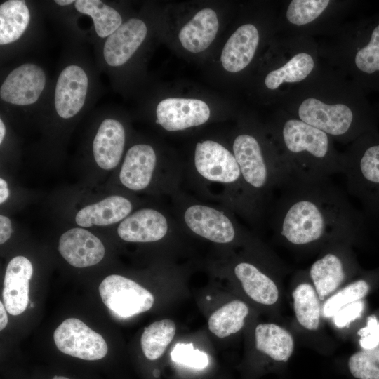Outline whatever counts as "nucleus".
<instances>
[{
	"mask_svg": "<svg viewBox=\"0 0 379 379\" xmlns=\"http://www.w3.org/2000/svg\"><path fill=\"white\" fill-rule=\"evenodd\" d=\"M99 293L105 305L120 318L148 311L154 301L153 295L148 290L118 274L105 278L99 286Z\"/></svg>",
	"mask_w": 379,
	"mask_h": 379,
	"instance_id": "39448f33",
	"label": "nucleus"
},
{
	"mask_svg": "<svg viewBox=\"0 0 379 379\" xmlns=\"http://www.w3.org/2000/svg\"><path fill=\"white\" fill-rule=\"evenodd\" d=\"M255 338L256 349L276 363H286L293 354L292 335L277 324H258L255 330Z\"/></svg>",
	"mask_w": 379,
	"mask_h": 379,
	"instance_id": "5701e85b",
	"label": "nucleus"
},
{
	"mask_svg": "<svg viewBox=\"0 0 379 379\" xmlns=\"http://www.w3.org/2000/svg\"><path fill=\"white\" fill-rule=\"evenodd\" d=\"M131 211L132 204L128 199L112 195L81 209L76 215L75 221L83 227L106 226L123 220Z\"/></svg>",
	"mask_w": 379,
	"mask_h": 379,
	"instance_id": "412c9836",
	"label": "nucleus"
},
{
	"mask_svg": "<svg viewBox=\"0 0 379 379\" xmlns=\"http://www.w3.org/2000/svg\"><path fill=\"white\" fill-rule=\"evenodd\" d=\"M259 43V33L252 24L240 26L226 42L220 57L222 67L230 72L244 69L251 62Z\"/></svg>",
	"mask_w": 379,
	"mask_h": 379,
	"instance_id": "6ab92c4d",
	"label": "nucleus"
},
{
	"mask_svg": "<svg viewBox=\"0 0 379 379\" xmlns=\"http://www.w3.org/2000/svg\"><path fill=\"white\" fill-rule=\"evenodd\" d=\"M354 65L366 76L379 74V22L372 28L367 43L356 52Z\"/></svg>",
	"mask_w": 379,
	"mask_h": 379,
	"instance_id": "473e14b6",
	"label": "nucleus"
},
{
	"mask_svg": "<svg viewBox=\"0 0 379 379\" xmlns=\"http://www.w3.org/2000/svg\"><path fill=\"white\" fill-rule=\"evenodd\" d=\"M279 159L291 180L317 182L343 171V155L331 138L299 119L286 120L279 131Z\"/></svg>",
	"mask_w": 379,
	"mask_h": 379,
	"instance_id": "f03ea898",
	"label": "nucleus"
},
{
	"mask_svg": "<svg viewBox=\"0 0 379 379\" xmlns=\"http://www.w3.org/2000/svg\"><path fill=\"white\" fill-rule=\"evenodd\" d=\"M347 190L359 196L368 188L379 187V143L357 145L343 155Z\"/></svg>",
	"mask_w": 379,
	"mask_h": 379,
	"instance_id": "0eeeda50",
	"label": "nucleus"
},
{
	"mask_svg": "<svg viewBox=\"0 0 379 379\" xmlns=\"http://www.w3.org/2000/svg\"><path fill=\"white\" fill-rule=\"evenodd\" d=\"M125 145V131L114 119H105L100 124L93 143L94 159L101 168L111 170L121 159Z\"/></svg>",
	"mask_w": 379,
	"mask_h": 379,
	"instance_id": "aec40b11",
	"label": "nucleus"
},
{
	"mask_svg": "<svg viewBox=\"0 0 379 379\" xmlns=\"http://www.w3.org/2000/svg\"><path fill=\"white\" fill-rule=\"evenodd\" d=\"M46 84V76L39 66L24 64L10 72L0 88L1 98L17 105L34 103Z\"/></svg>",
	"mask_w": 379,
	"mask_h": 379,
	"instance_id": "9b49d317",
	"label": "nucleus"
},
{
	"mask_svg": "<svg viewBox=\"0 0 379 379\" xmlns=\"http://www.w3.org/2000/svg\"><path fill=\"white\" fill-rule=\"evenodd\" d=\"M369 289V284L364 279L349 284L325 301L322 307L323 316L333 317L345 305L361 300L367 295Z\"/></svg>",
	"mask_w": 379,
	"mask_h": 379,
	"instance_id": "7c9ffc66",
	"label": "nucleus"
},
{
	"mask_svg": "<svg viewBox=\"0 0 379 379\" xmlns=\"http://www.w3.org/2000/svg\"><path fill=\"white\" fill-rule=\"evenodd\" d=\"M234 274L245 293L254 301L271 305L279 299V289L274 281L255 265L242 262L234 267Z\"/></svg>",
	"mask_w": 379,
	"mask_h": 379,
	"instance_id": "b1692460",
	"label": "nucleus"
},
{
	"mask_svg": "<svg viewBox=\"0 0 379 379\" xmlns=\"http://www.w3.org/2000/svg\"><path fill=\"white\" fill-rule=\"evenodd\" d=\"M347 371L353 379H379V347L352 354Z\"/></svg>",
	"mask_w": 379,
	"mask_h": 379,
	"instance_id": "2f4dec72",
	"label": "nucleus"
},
{
	"mask_svg": "<svg viewBox=\"0 0 379 379\" xmlns=\"http://www.w3.org/2000/svg\"><path fill=\"white\" fill-rule=\"evenodd\" d=\"M156 114L157 124L168 131H178L206 123L210 109L198 99L166 98L158 104Z\"/></svg>",
	"mask_w": 379,
	"mask_h": 379,
	"instance_id": "9d476101",
	"label": "nucleus"
},
{
	"mask_svg": "<svg viewBox=\"0 0 379 379\" xmlns=\"http://www.w3.org/2000/svg\"><path fill=\"white\" fill-rule=\"evenodd\" d=\"M55 2L60 6H67L75 1L72 0H55Z\"/></svg>",
	"mask_w": 379,
	"mask_h": 379,
	"instance_id": "79ce46f5",
	"label": "nucleus"
},
{
	"mask_svg": "<svg viewBox=\"0 0 379 379\" xmlns=\"http://www.w3.org/2000/svg\"><path fill=\"white\" fill-rule=\"evenodd\" d=\"M248 314V306L241 300L230 302L213 312L208 319V328L220 338L240 331Z\"/></svg>",
	"mask_w": 379,
	"mask_h": 379,
	"instance_id": "bb28decb",
	"label": "nucleus"
},
{
	"mask_svg": "<svg viewBox=\"0 0 379 379\" xmlns=\"http://www.w3.org/2000/svg\"><path fill=\"white\" fill-rule=\"evenodd\" d=\"M52 379H69L68 378L64 376H54Z\"/></svg>",
	"mask_w": 379,
	"mask_h": 379,
	"instance_id": "37998d69",
	"label": "nucleus"
},
{
	"mask_svg": "<svg viewBox=\"0 0 379 379\" xmlns=\"http://www.w3.org/2000/svg\"><path fill=\"white\" fill-rule=\"evenodd\" d=\"M147 32L145 24L137 18L122 24L105 43L103 55L106 62L112 67L126 62L143 42Z\"/></svg>",
	"mask_w": 379,
	"mask_h": 379,
	"instance_id": "f3484780",
	"label": "nucleus"
},
{
	"mask_svg": "<svg viewBox=\"0 0 379 379\" xmlns=\"http://www.w3.org/2000/svg\"><path fill=\"white\" fill-rule=\"evenodd\" d=\"M184 220L192 232L213 242L227 244L236 236L231 220L223 212L213 207L192 205L185 210Z\"/></svg>",
	"mask_w": 379,
	"mask_h": 379,
	"instance_id": "f8f14e48",
	"label": "nucleus"
},
{
	"mask_svg": "<svg viewBox=\"0 0 379 379\" xmlns=\"http://www.w3.org/2000/svg\"><path fill=\"white\" fill-rule=\"evenodd\" d=\"M218 27L216 13L211 8H204L197 13L181 29L178 38L186 50L192 53H199L213 42Z\"/></svg>",
	"mask_w": 379,
	"mask_h": 379,
	"instance_id": "4be33fe9",
	"label": "nucleus"
},
{
	"mask_svg": "<svg viewBox=\"0 0 379 379\" xmlns=\"http://www.w3.org/2000/svg\"><path fill=\"white\" fill-rule=\"evenodd\" d=\"M31 307H34V304H33V303L31 304Z\"/></svg>",
	"mask_w": 379,
	"mask_h": 379,
	"instance_id": "c03bdc74",
	"label": "nucleus"
},
{
	"mask_svg": "<svg viewBox=\"0 0 379 379\" xmlns=\"http://www.w3.org/2000/svg\"><path fill=\"white\" fill-rule=\"evenodd\" d=\"M175 331V323L168 319L154 321L146 327L140 340L145 357L151 361L160 358L172 341Z\"/></svg>",
	"mask_w": 379,
	"mask_h": 379,
	"instance_id": "c85d7f7f",
	"label": "nucleus"
},
{
	"mask_svg": "<svg viewBox=\"0 0 379 379\" xmlns=\"http://www.w3.org/2000/svg\"><path fill=\"white\" fill-rule=\"evenodd\" d=\"M347 244V241H335L334 248L326 251L310 268V277L321 301L334 292L346 278L348 261L345 245Z\"/></svg>",
	"mask_w": 379,
	"mask_h": 379,
	"instance_id": "1a4fd4ad",
	"label": "nucleus"
},
{
	"mask_svg": "<svg viewBox=\"0 0 379 379\" xmlns=\"http://www.w3.org/2000/svg\"><path fill=\"white\" fill-rule=\"evenodd\" d=\"M274 220L278 236L297 248L349 241L359 221L347 196L330 178L317 182L291 180L284 186Z\"/></svg>",
	"mask_w": 379,
	"mask_h": 379,
	"instance_id": "f257e3e1",
	"label": "nucleus"
},
{
	"mask_svg": "<svg viewBox=\"0 0 379 379\" xmlns=\"http://www.w3.org/2000/svg\"><path fill=\"white\" fill-rule=\"evenodd\" d=\"M6 133V127L1 119H0V143H2Z\"/></svg>",
	"mask_w": 379,
	"mask_h": 379,
	"instance_id": "a19ab883",
	"label": "nucleus"
},
{
	"mask_svg": "<svg viewBox=\"0 0 379 379\" xmlns=\"http://www.w3.org/2000/svg\"><path fill=\"white\" fill-rule=\"evenodd\" d=\"M171 360L180 365L196 370H203L208 365L207 354L194 349L193 344L177 343L171 352Z\"/></svg>",
	"mask_w": 379,
	"mask_h": 379,
	"instance_id": "f704fd0d",
	"label": "nucleus"
},
{
	"mask_svg": "<svg viewBox=\"0 0 379 379\" xmlns=\"http://www.w3.org/2000/svg\"><path fill=\"white\" fill-rule=\"evenodd\" d=\"M194 165L198 173L207 180L225 184L240 180L244 182L234 154L215 141L197 144Z\"/></svg>",
	"mask_w": 379,
	"mask_h": 379,
	"instance_id": "6e6552de",
	"label": "nucleus"
},
{
	"mask_svg": "<svg viewBox=\"0 0 379 379\" xmlns=\"http://www.w3.org/2000/svg\"><path fill=\"white\" fill-rule=\"evenodd\" d=\"M292 297L295 315L300 326L310 331L318 329L321 308L314 286L308 282H302L294 288Z\"/></svg>",
	"mask_w": 379,
	"mask_h": 379,
	"instance_id": "a878e982",
	"label": "nucleus"
},
{
	"mask_svg": "<svg viewBox=\"0 0 379 379\" xmlns=\"http://www.w3.org/2000/svg\"><path fill=\"white\" fill-rule=\"evenodd\" d=\"M74 5L79 12L92 18L95 32L100 37L110 36L122 25L120 14L101 1L77 0Z\"/></svg>",
	"mask_w": 379,
	"mask_h": 379,
	"instance_id": "c756f323",
	"label": "nucleus"
},
{
	"mask_svg": "<svg viewBox=\"0 0 379 379\" xmlns=\"http://www.w3.org/2000/svg\"><path fill=\"white\" fill-rule=\"evenodd\" d=\"M13 232L12 225L10 219L4 215L0 216V244L5 243L11 236Z\"/></svg>",
	"mask_w": 379,
	"mask_h": 379,
	"instance_id": "4c0bfd02",
	"label": "nucleus"
},
{
	"mask_svg": "<svg viewBox=\"0 0 379 379\" xmlns=\"http://www.w3.org/2000/svg\"><path fill=\"white\" fill-rule=\"evenodd\" d=\"M330 2L329 0H293L288 6L286 18L293 25H307L317 19Z\"/></svg>",
	"mask_w": 379,
	"mask_h": 379,
	"instance_id": "72a5a7b5",
	"label": "nucleus"
},
{
	"mask_svg": "<svg viewBox=\"0 0 379 379\" xmlns=\"http://www.w3.org/2000/svg\"><path fill=\"white\" fill-rule=\"evenodd\" d=\"M157 157L152 146L138 144L127 152L119 173L123 185L135 191L145 189L150 183Z\"/></svg>",
	"mask_w": 379,
	"mask_h": 379,
	"instance_id": "a211bd4d",
	"label": "nucleus"
},
{
	"mask_svg": "<svg viewBox=\"0 0 379 379\" xmlns=\"http://www.w3.org/2000/svg\"><path fill=\"white\" fill-rule=\"evenodd\" d=\"M53 339L60 351L84 360L102 359L108 351L102 336L76 318L63 321L54 331Z\"/></svg>",
	"mask_w": 379,
	"mask_h": 379,
	"instance_id": "423d86ee",
	"label": "nucleus"
},
{
	"mask_svg": "<svg viewBox=\"0 0 379 379\" xmlns=\"http://www.w3.org/2000/svg\"><path fill=\"white\" fill-rule=\"evenodd\" d=\"M88 77L83 69L69 65L60 74L55 90V107L63 119L76 115L85 102Z\"/></svg>",
	"mask_w": 379,
	"mask_h": 379,
	"instance_id": "4468645a",
	"label": "nucleus"
},
{
	"mask_svg": "<svg viewBox=\"0 0 379 379\" xmlns=\"http://www.w3.org/2000/svg\"><path fill=\"white\" fill-rule=\"evenodd\" d=\"M6 307L2 302H0V330L2 331L8 324V316Z\"/></svg>",
	"mask_w": 379,
	"mask_h": 379,
	"instance_id": "ea45409f",
	"label": "nucleus"
},
{
	"mask_svg": "<svg viewBox=\"0 0 379 379\" xmlns=\"http://www.w3.org/2000/svg\"><path fill=\"white\" fill-rule=\"evenodd\" d=\"M364 309L361 300L345 305L333 317L335 325L340 328L349 326L361 316Z\"/></svg>",
	"mask_w": 379,
	"mask_h": 379,
	"instance_id": "e433bc0d",
	"label": "nucleus"
},
{
	"mask_svg": "<svg viewBox=\"0 0 379 379\" xmlns=\"http://www.w3.org/2000/svg\"><path fill=\"white\" fill-rule=\"evenodd\" d=\"M32 274V265L24 256H16L8 262L2 298L6 310L11 315H18L26 310L29 303V282Z\"/></svg>",
	"mask_w": 379,
	"mask_h": 379,
	"instance_id": "2eb2a0df",
	"label": "nucleus"
},
{
	"mask_svg": "<svg viewBox=\"0 0 379 379\" xmlns=\"http://www.w3.org/2000/svg\"><path fill=\"white\" fill-rule=\"evenodd\" d=\"M359 343L362 350L379 347V321L374 315L367 318L366 326L359 330Z\"/></svg>",
	"mask_w": 379,
	"mask_h": 379,
	"instance_id": "c9c22d12",
	"label": "nucleus"
},
{
	"mask_svg": "<svg viewBox=\"0 0 379 379\" xmlns=\"http://www.w3.org/2000/svg\"><path fill=\"white\" fill-rule=\"evenodd\" d=\"M58 251L69 264L80 268L98 264L105 255L102 241L89 231L79 227L61 235Z\"/></svg>",
	"mask_w": 379,
	"mask_h": 379,
	"instance_id": "ddd939ff",
	"label": "nucleus"
},
{
	"mask_svg": "<svg viewBox=\"0 0 379 379\" xmlns=\"http://www.w3.org/2000/svg\"><path fill=\"white\" fill-rule=\"evenodd\" d=\"M298 117L331 138L341 141H347L357 134L354 114L345 104L329 105L315 98H308L299 105Z\"/></svg>",
	"mask_w": 379,
	"mask_h": 379,
	"instance_id": "20e7f679",
	"label": "nucleus"
},
{
	"mask_svg": "<svg viewBox=\"0 0 379 379\" xmlns=\"http://www.w3.org/2000/svg\"><path fill=\"white\" fill-rule=\"evenodd\" d=\"M314 67V61L310 54L297 53L283 66L270 72L265 79V84L267 88L275 90L284 83L302 81L310 74Z\"/></svg>",
	"mask_w": 379,
	"mask_h": 379,
	"instance_id": "cd10ccee",
	"label": "nucleus"
},
{
	"mask_svg": "<svg viewBox=\"0 0 379 379\" xmlns=\"http://www.w3.org/2000/svg\"><path fill=\"white\" fill-rule=\"evenodd\" d=\"M9 196V190L7 182L3 178H0V203L5 202Z\"/></svg>",
	"mask_w": 379,
	"mask_h": 379,
	"instance_id": "58836bf2",
	"label": "nucleus"
},
{
	"mask_svg": "<svg viewBox=\"0 0 379 379\" xmlns=\"http://www.w3.org/2000/svg\"><path fill=\"white\" fill-rule=\"evenodd\" d=\"M168 232V222L159 211L142 208L128 215L119 224V237L129 242H152L161 239Z\"/></svg>",
	"mask_w": 379,
	"mask_h": 379,
	"instance_id": "dca6fc26",
	"label": "nucleus"
},
{
	"mask_svg": "<svg viewBox=\"0 0 379 379\" xmlns=\"http://www.w3.org/2000/svg\"><path fill=\"white\" fill-rule=\"evenodd\" d=\"M233 152L242 178L259 206L265 193L274 186L282 187L290 180L280 159L267 157L252 135H239L233 143Z\"/></svg>",
	"mask_w": 379,
	"mask_h": 379,
	"instance_id": "7ed1b4c3",
	"label": "nucleus"
},
{
	"mask_svg": "<svg viewBox=\"0 0 379 379\" xmlns=\"http://www.w3.org/2000/svg\"><path fill=\"white\" fill-rule=\"evenodd\" d=\"M30 20L25 1L9 0L0 6V44L18 40L26 30Z\"/></svg>",
	"mask_w": 379,
	"mask_h": 379,
	"instance_id": "393cba45",
	"label": "nucleus"
},
{
	"mask_svg": "<svg viewBox=\"0 0 379 379\" xmlns=\"http://www.w3.org/2000/svg\"><path fill=\"white\" fill-rule=\"evenodd\" d=\"M207 300H210V298H209V296H208V297H207Z\"/></svg>",
	"mask_w": 379,
	"mask_h": 379,
	"instance_id": "a18cd8bd",
	"label": "nucleus"
}]
</instances>
